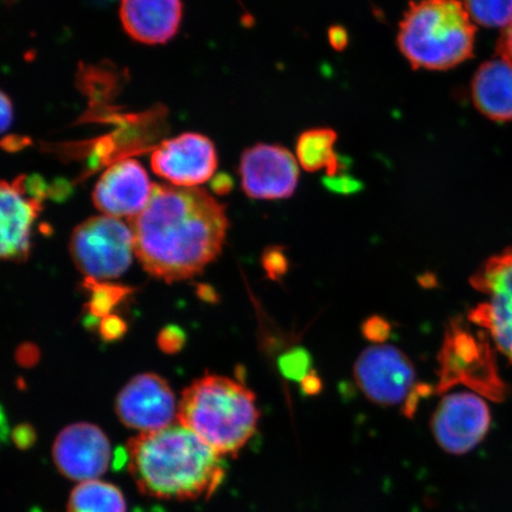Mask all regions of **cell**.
<instances>
[{"mask_svg":"<svg viewBox=\"0 0 512 512\" xmlns=\"http://www.w3.org/2000/svg\"><path fill=\"white\" fill-rule=\"evenodd\" d=\"M130 226L145 271L175 283L202 273L219 256L228 217L207 191L155 185L149 203Z\"/></svg>","mask_w":512,"mask_h":512,"instance_id":"obj_1","label":"cell"},{"mask_svg":"<svg viewBox=\"0 0 512 512\" xmlns=\"http://www.w3.org/2000/svg\"><path fill=\"white\" fill-rule=\"evenodd\" d=\"M127 453L139 490L160 499L209 498L226 476L220 454L181 424L140 434Z\"/></svg>","mask_w":512,"mask_h":512,"instance_id":"obj_2","label":"cell"},{"mask_svg":"<svg viewBox=\"0 0 512 512\" xmlns=\"http://www.w3.org/2000/svg\"><path fill=\"white\" fill-rule=\"evenodd\" d=\"M178 422L220 456H238L258 430L255 395L227 377L208 375L184 390Z\"/></svg>","mask_w":512,"mask_h":512,"instance_id":"obj_3","label":"cell"},{"mask_svg":"<svg viewBox=\"0 0 512 512\" xmlns=\"http://www.w3.org/2000/svg\"><path fill=\"white\" fill-rule=\"evenodd\" d=\"M476 27L459 0L411 3L399 25L398 46L414 69L448 70L471 59Z\"/></svg>","mask_w":512,"mask_h":512,"instance_id":"obj_4","label":"cell"},{"mask_svg":"<svg viewBox=\"0 0 512 512\" xmlns=\"http://www.w3.org/2000/svg\"><path fill=\"white\" fill-rule=\"evenodd\" d=\"M438 362L435 392L446 393L462 384L492 401L507 398L509 388L499 376L491 343L482 332L475 334L462 319H453L447 326Z\"/></svg>","mask_w":512,"mask_h":512,"instance_id":"obj_5","label":"cell"},{"mask_svg":"<svg viewBox=\"0 0 512 512\" xmlns=\"http://www.w3.org/2000/svg\"><path fill=\"white\" fill-rule=\"evenodd\" d=\"M355 380L363 394L376 405L401 406L413 418L421 399L435 388L416 382L413 363L392 345H375L362 352L354 367Z\"/></svg>","mask_w":512,"mask_h":512,"instance_id":"obj_6","label":"cell"},{"mask_svg":"<svg viewBox=\"0 0 512 512\" xmlns=\"http://www.w3.org/2000/svg\"><path fill=\"white\" fill-rule=\"evenodd\" d=\"M69 252L76 268L87 278H118L131 266L136 253L132 228L117 217H92L75 228Z\"/></svg>","mask_w":512,"mask_h":512,"instance_id":"obj_7","label":"cell"},{"mask_svg":"<svg viewBox=\"0 0 512 512\" xmlns=\"http://www.w3.org/2000/svg\"><path fill=\"white\" fill-rule=\"evenodd\" d=\"M471 285L489 297L471 311V322L490 332L496 349L512 363V246L486 260Z\"/></svg>","mask_w":512,"mask_h":512,"instance_id":"obj_8","label":"cell"},{"mask_svg":"<svg viewBox=\"0 0 512 512\" xmlns=\"http://www.w3.org/2000/svg\"><path fill=\"white\" fill-rule=\"evenodd\" d=\"M491 426V413L482 396L454 393L440 401L431 420L438 445L456 456L469 453L482 443Z\"/></svg>","mask_w":512,"mask_h":512,"instance_id":"obj_9","label":"cell"},{"mask_svg":"<svg viewBox=\"0 0 512 512\" xmlns=\"http://www.w3.org/2000/svg\"><path fill=\"white\" fill-rule=\"evenodd\" d=\"M242 189L254 200H284L299 181L298 159L284 146L256 144L241 157Z\"/></svg>","mask_w":512,"mask_h":512,"instance_id":"obj_10","label":"cell"},{"mask_svg":"<svg viewBox=\"0 0 512 512\" xmlns=\"http://www.w3.org/2000/svg\"><path fill=\"white\" fill-rule=\"evenodd\" d=\"M115 412L125 426L142 433L164 430L178 416L168 382L150 373L133 377L126 384L115 401Z\"/></svg>","mask_w":512,"mask_h":512,"instance_id":"obj_11","label":"cell"},{"mask_svg":"<svg viewBox=\"0 0 512 512\" xmlns=\"http://www.w3.org/2000/svg\"><path fill=\"white\" fill-rule=\"evenodd\" d=\"M217 153L213 142L197 133L165 140L152 153L151 166L159 177L175 187L196 188L214 176Z\"/></svg>","mask_w":512,"mask_h":512,"instance_id":"obj_12","label":"cell"},{"mask_svg":"<svg viewBox=\"0 0 512 512\" xmlns=\"http://www.w3.org/2000/svg\"><path fill=\"white\" fill-rule=\"evenodd\" d=\"M53 454L62 475L89 482L104 475L110 466L111 445L98 426L80 422L57 435Z\"/></svg>","mask_w":512,"mask_h":512,"instance_id":"obj_13","label":"cell"},{"mask_svg":"<svg viewBox=\"0 0 512 512\" xmlns=\"http://www.w3.org/2000/svg\"><path fill=\"white\" fill-rule=\"evenodd\" d=\"M153 188L144 166L134 159L113 164L96 183L93 203L112 217L133 219L149 203Z\"/></svg>","mask_w":512,"mask_h":512,"instance_id":"obj_14","label":"cell"},{"mask_svg":"<svg viewBox=\"0 0 512 512\" xmlns=\"http://www.w3.org/2000/svg\"><path fill=\"white\" fill-rule=\"evenodd\" d=\"M27 177L19 176L0 187L2 207V245L4 260L23 262L30 255V232L42 210V196L28 192Z\"/></svg>","mask_w":512,"mask_h":512,"instance_id":"obj_15","label":"cell"},{"mask_svg":"<svg viewBox=\"0 0 512 512\" xmlns=\"http://www.w3.org/2000/svg\"><path fill=\"white\" fill-rule=\"evenodd\" d=\"M183 16L182 0H121L120 19L134 41L155 46L174 38Z\"/></svg>","mask_w":512,"mask_h":512,"instance_id":"obj_16","label":"cell"},{"mask_svg":"<svg viewBox=\"0 0 512 512\" xmlns=\"http://www.w3.org/2000/svg\"><path fill=\"white\" fill-rule=\"evenodd\" d=\"M473 104L496 123L512 121V64L507 60H490L479 67L471 83Z\"/></svg>","mask_w":512,"mask_h":512,"instance_id":"obj_17","label":"cell"},{"mask_svg":"<svg viewBox=\"0 0 512 512\" xmlns=\"http://www.w3.org/2000/svg\"><path fill=\"white\" fill-rule=\"evenodd\" d=\"M337 133L331 128H311L300 134L297 140V159L305 171L325 169L328 177L341 175L342 160L335 152Z\"/></svg>","mask_w":512,"mask_h":512,"instance_id":"obj_18","label":"cell"},{"mask_svg":"<svg viewBox=\"0 0 512 512\" xmlns=\"http://www.w3.org/2000/svg\"><path fill=\"white\" fill-rule=\"evenodd\" d=\"M69 512H126L123 492L117 486L89 480L73 490L69 498Z\"/></svg>","mask_w":512,"mask_h":512,"instance_id":"obj_19","label":"cell"},{"mask_svg":"<svg viewBox=\"0 0 512 512\" xmlns=\"http://www.w3.org/2000/svg\"><path fill=\"white\" fill-rule=\"evenodd\" d=\"M472 19L485 28H507L512 23V0H464Z\"/></svg>","mask_w":512,"mask_h":512,"instance_id":"obj_20","label":"cell"},{"mask_svg":"<svg viewBox=\"0 0 512 512\" xmlns=\"http://www.w3.org/2000/svg\"><path fill=\"white\" fill-rule=\"evenodd\" d=\"M87 290L92 292L91 300L87 304V311L94 318H104L111 315L115 305H118L128 294L132 292L131 288L102 284L100 281L86 278L83 283Z\"/></svg>","mask_w":512,"mask_h":512,"instance_id":"obj_21","label":"cell"},{"mask_svg":"<svg viewBox=\"0 0 512 512\" xmlns=\"http://www.w3.org/2000/svg\"><path fill=\"white\" fill-rule=\"evenodd\" d=\"M311 362L309 352L296 349L280 358L279 367L287 379L303 382L311 374Z\"/></svg>","mask_w":512,"mask_h":512,"instance_id":"obj_22","label":"cell"},{"mask_svg":"<svg viewBox=\"0 0 512 512\" xmlns=\"http://www.w3.org/2000/svg\"><path fill=\"white\" fill-rule=\"evenodd\" d=\"M184 343V332L174 325L165 328L158 336L159 348L166 354H176V352L181 351Z\"/></svg>","mask_w":512,"mask_h":512,"instance_id":"obj_23","label":"cell"},{"mask_svg":"<svg viewBox=\"0 0 512 512\" xmlns=\"http://www.w3.org/2000/svg\"><path fill=\"white\" fill-rule=\"evenodd\" d=\"M99 331L102 338L107 342L117 341L126 332V323L115 315H108L101 319Z\"/></svg>","mask_w":512,"mask_h":512,"instance_id":"obj_24","label":"cell"},{"mask_svg":"<svg viewBox=\"0 0 512 512\" xmlns=\"http://www.w3.org/2000/svg\"><path fill=\"white\" fill-rule=\"evenodd\" d=\"M363 334L371 342H386L390 335L389 323L381 317L370 318L363 325Z\"/></svg>","mask_w":512,"mask_h":512,"instance_id":"obj_25","label":"cell"},{"mask_svg":"<svg viewBox=\"0 0 512 512\" xmlns=\"http://www.w3.org/2000/svg\"><path fill=\"white\" fill-rule=\"evenodd\" d=\"M262 264H264L268 275L273 279H278L280 275H283L286 272L287 268V261L284 253L275 248L268 249L264 255V259H262Z\"/></svg>","mask_w":512,"mask_h":512,"instance_id":"obj_26","label":"cell"},{"mask_svg":"<svg viewBox=\"0 0 512 512\" xmlns=\"http://www.w3.org/2000/svg\"><path fill=\"white\" fill-rule=\"evenodd\" d=\"M325 185L331 190L341 192V194H351L361 188L360 182L349 176L338 175L336 177H328L325 179Z\"/></svg>","mask_w":512,"mask_h":512,"instance_id":"obj_27","label":"cell"},{"mask_svg":"<svg viewBox=\"0 0 512 512\" xmlns=\"http://www.w3.org/2000/svg\"><path fill=\"white\" fill-rule=\"evenodd\" d=\"M12 440H14L18 448L27 450V448L35 444L36 432L34 428L29 425H21L16 427L15 431L12 432Z\"/></svg>","mask_w":512,"mask_h":512,"instance_id":"obj_28","label":"cell"},{"mask_svg":"<svg viewBox=\"0 0 512 512\" xmlns=\"http://www.w3.org/2000/svg\"><path fill=\"white\" fill-rule=\"evenodd\" d=\"M16 358L22 366L32 367L40 358V351H38L34 344H23L22 347H19Z\"/></svg>","mask_w":512,"mask_h":512,"instance_id":"obj_29","label":"cell"},{"mask_svg":"<svg viewBox=\"0 0 512 512\" xmlns=\"http://www.w3.org/2000/svg\"><path fill=\"white\" fill-rule=\"evenodd\" d=\"M497 53L512 64V23L503 30L497 44Z\"/></svg>","mask_w":512,"mask_h":512,"instance_id":"obj_30","label":"cell"},{"mask_svg":"<svg viewBox=\"0 0 512 512\" xmlns=\"http://www.w3.org/2000/svg\"><path fill=\"white\" fill-rule=\"evenodd\" d=\"M329 41L331 47L336 50H343L347 48L349 42V36L347 30H345L341 25H335V27L330 28L329 30Z\"/></svg>","mask_w":512,"mask_h":512,"instance_id":"obj_31","label":"cell"},{"mask_svg":"<svg viewBox=\"0 0 512 512\" xmlns=\"http://www.w3.org/2000/svg\"><path fill=\"white\" fill-rule=\"evenodd\" d=\"M0 111H2V132H6L12 124L14 119V108H12V102L6 93H2V105H0Z\"/></svg>","mask_w":512,"mask_h":512,"instance_id":"obj_32","label":"cell"},{"mask_svg":"<svg viewBox=\"0 0 512 512\" xmlns=\"http://www.w3.org/2000/svg\"><path fill=\"white\" fill-rule=\"evenodd\" d=\"M302 383L306 394L315 395L320 390V381L317 376L313 375V373L307 376Z\"/></svg>","mask_w":512,"mask_h":512,"instance_id":"obj_33","label":"cell"},{"mask_svg":"<svg viewBox=\"0 0 512 512\" xmlns=\"http://www.w3.org/2000/svg\"><path fill=\"white\" fill-rule=\"evenodd\" d=\"M198 296H200L203 300H206V302H216L217 296L213 288L207 285H200L198 286L197 290Z\"/></svg>","mask_w":512,"mask_h":512,"instance_id":"obj_34","label":"cell"},{"mask_svg":"<svg viewBox=\"0 0 512 512\" xmlns=\"http://www.w3.org/2000/svg\"><path fill=\"white\" fill-rule=\"evenodd\" d=\"M213 188L216 192H219V194H226V192L232 188V181H229L228 177L224 179H217Z\"/></svg>","mask_w":512,"mask_h":512,"instance_id":"obj_35","label":"cell"}]
</instances>
